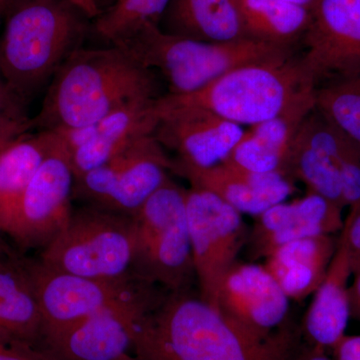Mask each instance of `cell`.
<instances>
[{
    "instance_id": "1f68e13d",
    "label": "cell",
    "mask_w": 360,
    "mask_h": 360,
    "mask_svg": "<svg viewBox=\"0 0 360 360\" xmlns=\"http://www.w3.org/2000/svg\"><path fill=\"white\" fill-rule=\"evenodd\" d=\"M0 360H53L44 349L20 341L0 338Z\"/></svg>"
},
{
    "instance_id": "ab89813d",
    "label": "cell",
    "mask_w": 360,
    "mask_h": 360,
    "mask_svg": "<svg viewBox=\"0 0 360 360\" xmlns=\"http://www.w3.org/2000/svg\"><path fill=\"white\" fill-rule=\"evenodd\" d=\"M11 1L13 0H0V11H6V7Z\"/></svg>"
},
{
    "instance_id": "74e56055",
    "label": "cell",
    "mask_w": 360,
    "mask_h": 360,
    "mask_svg": "<svg viewBox=\"0 0 360 360\" xmlns=\"http://www.w3.org/2000/svg\"><path fill=\"white\" fill-rule=\"evenodd\" d=\"M16 257L11 251L0 250V264Z\"/></svg>"
},
{
    "instance_id": "e0dca14e",
    "label": "cell",
    "mask_w": 360,
    "mask_h": 360,
    "mask_svg": "<svg viewBox=\"0 0 360 360\" xmlns=\"http://www.w3.org/2000/svg\"><path fill=\"white\" fill-rule=\"evenodd\" d=\"M342 210L341 206L311 191L290 202L277 203L257 217L250 236L253 250L266 257L290 241L333 236L342 231Z\"/></svg>"
},
{
    "instance_id": "836d02e7",
    "label": "cell",
    "mask_w": 360,
    "mask_h": 360,
    "mask_svg": "<svg viewBox=\"0 0 360 360\" xmlns=\"http://www.w3.org/2000/svg\"><path fill=\"white\" fill-rule=\"evenodd\" d=\"M350 315L360 322V274L349 285Z\"/></svg>"
},
{
    "instance_id": "ba28073f",
    "label": "cell",
    "mask_w": 360,
    "mask_h": 360,
    "mask_svg": "<svg viewBox=\"0 0 360 360\" xmlns=\"http://www.w3.org/2000/svg\"><path fill=\"white\" fill-rule=\"evenodd\" d=\"M134 274L167 291L191 290L195 277L186 189L168 177L134 215Z\"/></svg>"
},
{
    "instance_id": "603a6c76",
    "label": "cell",
    "mask_w": 360,
    "mask_h": 360,
    "mask_svg": "<svg viewBox=\"0 0 360 360\" xmlns=\"http://www.w3.org/2000/svg\"><path fill=\"white\" fill-rule=\"evenodd\" d=\"M160 27L168 34L198 41L248 39L238 0H170Z\"/></svg>"
},
{
    "instance_id": "e575fe53",
    "label": "cell",
    "mask_w": 360,
    "mask_h": 360,
    "mask_svg": "<svg viewBox=\"0 0 360 360\" xmlns=\"http://www.w3.org/2000/svg\"><path fill=\"white\" fill-rule=\"evenodd\" d=\"M70 1L77 6L82 13L86 14L90 20H96L101 13V8L96 0H70Z\"/></svg>"
},
{
    "instance_id": "52a82bcc",
    "label": "cell",
    "mask_w": 360,
    "mask_h": 360,
    "mask_svg": "<svg viewBox=\"0 0 360 360\" xmlns=\"http://www.w3.org/2000/svg\"><path fill=\"white\" fill-rule=\"evenodd\" d=\"M22 259L41 312L42 340L103 310L148 312L167 292L137 276L90 278L52 269L39 259Z\"/></svg>"
},
{
    "instance_id": "5bb4252c",
    "label": "cell",
    "mask_w": 360,
    "mask_h": 360,
    "mask_svg": "<svg viewBox=\"0 0 360 360\" xmlns=\"http://www.w3.org/2000/svg\"><path fill=\"white\" fill-rule=\"evenodd\" d=\"M215 307L262 338L274 335L290 309V298L264 265L236 262L219 283Z\"/></svg>"
},
{
    "instance_id": "4316f807",
    "label": "cell",
    "mask_w": 360,
    "mask_h": 360,
    "mask_svg": "<svg viewBox=\"0 0 360 360\" xmlns=\"http://www.w3.org/2000/svg\"><path fill=\"white\" fill-rule=\"evenodd\" d=\"M170 0H112L94 20L97 34L111 45L148 25H160Z\"/></svg>"
},
{
    "instance_id": "f546056e",
    "label": "cell",
    "mask_w": 360,
    "mask_h": 360,
    "mask_svg": "<svg viewBox=\"0 0 360 360\" xmlns=\"http://www.w3.org/2000/svg\"><path fill=\"white\" fill-rule=\"evenodd\" d=\"M25 106L0 77V127L20 129L26 131L32 129Z\"/></svg>"
},
{
    "instance_id": "44dd1931",
    "label": "cell",
    "mask_w": 360,
    "mask_h": 360,
    "mask_svg": "<svg viewBox=\"0 0 360 360\" xmlns=\"http://www.w3.org/2000/svg\"><path fill=\"white\" fill-rule=\"evenodd\" d=\"M336 245L333 236L290 241L272 250L264 266L290 300H302L323 281Z\"/></svg>"
},
{
    "instance_id": "9a60e30c",
    "label": "cell",
    "mask_w": 360,
    "mask_h": 360,
    "mask_svg": "<svg viewBox=\"0 0 360 360\" xmlns=\"http://www.w3.org/2000/svg\"><path fill=\"white\" fill-rule=\"evenodd\" d=\"M148 312L103 310L46 336L40 348L53 360H115L134 350L137 328Z\"/></svg>"
},
{
    "instance_id": "9c48e42d",
    "label": "cell",
    "mask_w": 360,
    "mask_h": 360,
    "mask_svg": "<svg viewBox=\"0 0 360 360\" xmlns=\"http://www.w3.org/2000/svg\"><path fill=\"white\" fill-rule=\"evenodd\" d=\"M172 160L155 139L141 141L75 179L73 200L134 217L168 177Z\"/></svg>"
},
{
    "instance_id": "2e32d148",
    "label": "cell",
    "mask_w": 360,
    "mask_h": 360,
    "mask_svg": "<svg viewBox=\"0 0 360 360\" xmlns=\"http://www.w3.org/2000/svg\"><path fill=\"white\" fill-rule=\"evenodd\" d=\"M170 170L186 179L191 186L219 196L241 214L258 217L295 193L293 179L281 172L258 174L229 162L198 167L184 161L172 160Z\"/></svg>"
},
{
    "instance_id": "7402d4cb",
    "label": "cell",
    "mask_w": 360,
    "mask_h": 360,
    "mask_svg": "<svg viewBox=\"0 0 360 360\" xmlns=\"http://www.w3.org/2000/svg\"><path fill=\"white\" fill-rule=\"evenodd\" d=\"M59 136L51 130L20 134L0 149V229L7 234L28 184Z\"/></svg>"
},
{
    "instance_id": "ffe728a7",
    "label": "cell",
    "mask_w": 360,
    "mask_h": 360,
    "mask_svg": "<svg viewBox=\"0 0 360 360\" xmlns=\"http://www.w3.org/2000/svg\"><path fill=\"white\" fill-rule=\"evenodd\" d=\"M314 108L315 101H307L283 115L251 125L225 162L258 174H285L286 160L293 139L303 120Z\"/></svg>"
},
{
    "instance_id": "8fae6325",
    "label": "cell",
    "mask_w": 360,
    "mask_h": 360,
    "mask_svg": "<svg viewBox=\"0 0 360 360\" xmlns=\"http://www.w3.org/2000/svg\"><path fill=\"white\" fill-rule=\"evenodd\" d=\"M75 179L70 151L59 137L28 184L7 236L22 250H44L70 219Z\"/></svg>"
},
{
    "instance_id": "30bf717a",
    "label": "cell",
    "mask_w": 360,
    "mask_h": 360,
    "mask_svg": "<svg viewBox=\"0 0 360 360\" xmlns=\"http://www.w3.org/2000/svg\"><path fill=\"white\" fill-rule=\"evenodd\" d=\"M187 225L200 295L214 305L225 272L238 262L248 231L243 214L205 189H186Z\"/></svg>"
},
{
    "instance_id": "83f0119b",
    "label": "cell",
    "mask_w": 360,
    "mask_h": 360,
    "mask_svg": "<svg viewBox=\"0 0 360 360\" xmlns=\"http://www.w3.org/2000/svg\"><path fill=\"white\" fill-rule=\"evenodd\" d=\"M315 110L360 144V75L317 87Z\"/></svg>"
},
{
    "instance_id": "cb8c5ba5",
    "label": "cell",
    "mask_w": 360,
    "mask_h": 360,
    "mask_svg": "<svg viewBox=\"0 0 360 360\" xmlns=\"http://www.w3.org/2000/svg\"><path fill=\"white\" fill-rule=\"evenodd\" d=\"M42 317L23 259L0 264V338L40 347Z\"/></svg>"
},
{
    "instance_id": "6da1fadb",
    "label": "cell",
    "mask_w": 360,
    "mask_h": 360,
    "mask_svg": "<svg viewBox=\"0 0 360 360\" xmlns=\"http://www.w3.org/2000/svg\"><path fill=\"white\" fill-rule=\"evenodd\" d=\"M141 360H290V336L262 338L191 290L167 291L141 319Z\"/></svg>"
},
{
    "instance_id": "d4e9b609",
    "label": "cell",
    "mask_w": 360,
    "mask_h": 360,
    "mask_svg": "<svg viewBox=\"0 0 360 360\" xmlns=\"http://www.w3.org/2000/svg\"><path fill=\"white\" fill-rule=\"evenodd\" d=\"M310 113L303 120L291 144L285 174L291 179L302 181L309 191L345 208L340 175L328 150L315 134Z\"/></svg>"
},
{
    "instance_id": "f35d334b",
    "label": "cell",
    "mask_w": 360,
    "mask_h": 360,
    "mask_svg": "<svg viewBox=\"0 0 360 360\" xmlns=\"http://www.w3.org/2000/svg\"><path fill=\"white\" fill-rule=\"evenodd\" d=\"M307 360H331L329 359L328 357H326V355L322 354V352H319L316 350L314 354H312L311 356L309 357Z\"/></svg>"
},
{
    "instance_id": "7c38bea8",
    "label": "cell",
    "mask_w": 360,
    "mask_h": 360,
    "mask_svg": "<svg viewBox=\"0 0 360 360\" xmlns=\"http://www.w3.org/2000/svg\"><path fill=\"white\" fill-rule=\"evenodd\" d=\"M310 15L302 61L317 87L359 77L360 0H315Z\"/></svg>"
},
{
    "instance_id": "ac0fdd59",
    "label": "cell",
    "mask_w": 360,
    "mask_h": 360,
    "mask_svg": "<svg viewBox=\"0 0 360 360\" xmlns=\"http://www.w3.org/2000/svg\"><path fill=\"white\" fill-rule=\"evenodd\" d=\"M160 98L136 99L89 125V142L70 153L75 179L108 162L144 137L155 134L160 120Z\"/></svg>"
},
{
    "instance_id": "8992f818",
    "label": "cell",
    "mask_w": 360,
    "mask_h": 360,
    "mask_svg": "<svg viewBox=\"0 0 360 360\" xmlns=\"http://www.w3.org/2000/svg\"><path fill=\"white\" fill-rule=\"evenodd\" d=\"M135 248L134 217L84 205L73 208L68 224L41 250L39 260L75 276L124 278L136 276Z\"/></svg>"
},
{
    "instance_id": "277c9868",
    "label": "cell",
    "mask_w": 360,
    "mask_h": 360,
    "mask_svg": "<svg viewBox=\"0 0 360 360\" xmlns=\"http://www.w3.org/2000/svg\"><path fill=\"white\" fill-rule=\"evenodd\" d=\"M115 46L149 70L158 71L168 85L167 96H184L205 89L241 66L292 56L291 47L251 39L229 42L198 41L148 25Z\"/></svg>"
},
{
    "instance_id": "5b68a950",
    "label": "cell",
    "mask_w": 360,
    "mask_h": 360,
    "mask_svg": "<svg viewBox=\"0 0 360 360\" xmlns=\"http://www.w3.org/2000/svg\"><path fill=\"white\" fill-rule=\"evenodd\" d=\"M316 89L302 58L292 54L236 68L194 94L165 97L172 103L200 106L241 127H251L315 101Z\"/></svg>"
},
{
    "instance_id": "4fadbf2b",
    "label": "cell",
    "mask_w": 360,
    "mask_h": 360,
    "mask_svg": "<svg viewBox=\"0 0 360 360\" xmlns=\"http://www.w3.org/2000/svg\"><path fill=\"white\" fill-rule=\"evenodd\" d=\"M245 134L241 125L200 106L160 98V115L155 131L163 148L177 153V160L198 167L219 165Z\"/></svg>"
},
{
    "instance_id": "d6986e66",
    "label": "cell",
    "mask_w": 360,
    "mask_h": 360,
    "mask_svg": "<svg viewBox=\"0 0 360 360\" xmlns=\"http://www.w3.org/2000/svg\"><path fill=\"white\" fill-rule=\"evenodd\" d=\"M352 265L342 236L323 281L314 291L304 319V329L315 349L336 347L345 335L350 317L349 278Z\"/></svg>"
},
{
    "instance_id": "60d3db41",
    "label": "cell",
    "mask_w": 360,
    "mask_h": 360,
    "mask_svg": "<svg viewBox=\"0 0 360 360\" xmlns=\"http://www.w3.org/2000/svg\"><path fill=\"white\" fill-rule=\"evenodd\" d=\"M115 360H141L139 359L137 356H132L131 354H127L122 355V357H120V359H115Z\"/></svg>"
},
{
    "instance_id": "3957f363",
    "label": "cell",
    "mask_w": 360,
    "mask_h": 360,
    "mask_svg": "<svg viewBox=\"0 0 360 360\" xmlns=\"http://www.w3.org/2000/svg\"><path fill=\"white\" fill-rule=\"evenodd\" d=\"M0 37V77L27 104L82 49L90 18L70 0H13Z\"/></svg>"
},
{
    "instance_id": "7a4b0ae2",
    "label": "cell",
    "mask_w": 360,
    "mask_h": 360,
    "mask_svg": "<svg viewBox=\"0 0 360 360\" xmlns=\"http://www.w3.org/2000/svg\"><path fill=\"white\" fill-rule=\"evenodd\" d=\"M160 96L155 72L122 49L82 47L49 82L30 129L59 131L87 127L136 99Z\"/></svg>"
},
{
    "instance_id": "f1b7e54d",
    "label": "cell",
    "mask_w": 360,
    "mask_h": 360,
    "mask_svg": "<svg viewBox=\"0 0 360 360\" xmlns=\"http://www.w3.org/2000/svg\"><path fill=\"white\" fill-rule=\"evenodd\" d=\"M317 134L340 175L345 207L360 202V144L326 118L317 122Z\"/></svg>"
},
{
    "instance_id": "d590c367",
    "label": "cell",
    "mask_w": 360,
    "mask_h": 360,
    "mask_svg": "<svg viewBox=\"0 0 360 360\" xmlns=\"http://www.w3.org/2000/svg\"><path fill=\"white\" fill-rule=\"evenodd\" d=\"M22 134L20 130L14 129H0V149L6 146L8 142L13 141L16 137ZM1 229H0V250L11 251L6 248V243L1 239Z\"/></svg>"
},
{
    "instance_id": "4dcf8cb0",
    "label": "cell",
    "mask_w": 360,
    "mask_h": 360,
    "mask_svg": "<svg viewBox=\"0 0 360 360\" xmlns=\"http://www.w3.org/2000/svg\"><path fill=\"white\" fill-rule=\"evenodd\" d=\"M341 236L347 245L352 274H360V202L350 206Z\"/></svg>"
},
{
    "instance_id": "8d00e7d4",
    "label": "cell",
    "mask_w": 360,
    "mask_h": 360,
    "mask_svg": "<svg viewBox=\"0 0 360 360\" xmlns=\"http://www.w3.org/2000/svg\"><path fill=\"white\" fill-rule=\"evenodd\" d=\"M285 1L290 2V4H296L304 7V8L311 9L314 6L315 0H285Z\"/></svg>"
},
{
    "instance_id": "484cf974",
    "label": "cell",
    "mask_w": 360,
    "mask_h": 360,
    "mask_svg": "<svg viewBox=\"0 0 360 360\" xmlns=\"http://www.w3.org/2000/svg\"><path fill=\"white\" fill-rule=\"evenodd\" d=\"M248 39L291 47L302 39L310 11L285 0H238Z\"/></svg>"
},
{
    "instance_id": "d6a6232c",
    "label": "cell",
    "mask_w": 360,
    "mask_h": 360,
    "mask_svg": "<svg viewBox=\"0 0 360 360\" xmlns=\"http://www.w3.org/2000/svg\"><path fill=\"white\" fill-rule=\"evenodd\" d=\"M333 352L335 360H360V335H345Z\"/></svg>"
}]
</instances>
